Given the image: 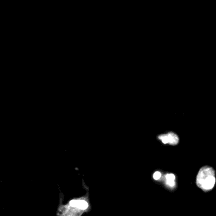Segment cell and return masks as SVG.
<instances>
[{
    "label": "cell",
    "instance_id": "6da1fadb",
    "mask_svg": "<svg viewBox=\"0 0 216 216\" xmlns=\"http://www.w3.org/2000/svg\"><path fill=\"white\" fill-rule=\"evenodd\" d=\"M215 183V176L214 169L209 166L202 167L196 179L197 186L204 191H208L212 189Z\"/></svg>",
    "mask_w": 216,
    "mask_h": 216
},
{
    "label": "cell",
    "instance_id": "7a4b0ae2",
    "mask_svg": "<svg viewBox=\"0 0 216 216\" xmlns=\"http://www.w3.org/2000/svg\"><path fill=\"white\" fill-rule=\"evenodd\" d=\"M159 138L163 141V143L164 144L169 143L171 145H175L178 144L179 141V138L178 136L176 134H174L173 132L168 133L167 135H164L160 136Z\"/></svg>",
    "mask_w": 216,
    "mask_h": 216
},
{
    "label": "cell",
    "instance_id": "3957f363",
    "mask_svg": "<svg viewBox=\"0 0 216 216\" xmlns=\"http://www.w3.org/2000/svg\"><path fill=\"white\" fill-rule=\"evenodd\" d=\"M166 180H167V184L170 186H174L175 185V183H174V180H175V176H174V174H167L166 176Z\"/></svg>",
    "mask_w": 216,
    "mask_h": 216
},
{
    "label": "cell",
    "instance_id": "277c9868",
    "mask_svg": "<svg viewBox=\"0 0 216 216\" xmlns=\"http://www.w3.org/2000/svg\"><path fill=\"white\" fill-rule=\"evenodd\" d=\"M77 207L81 210H85L88 207V204H87V202L84 200H78V204H77Z\"/></svg>",
    "mask_w": 216,
    "mask_h": 216
},
{
    "label": "cell",
    "instance_id": "5b68a950",
    "mask_svg": "<svg viewBox=\"0 0 216 216\" xmlns=\"http://www.w3.org/2000/svg\"><path fill=\"white\" fill-rule=\"evenodd\" d=\"M160 176H161V174H160V173L159 172H158V171L155 172L154 174V175H153V177H154V178L155 179V180H158L159 179L160 177Z\"/></svg>",
    "mask_w": 216,
    "mask_h": 216
},
{
    "label": "cell",
    "instance_id": "8992f818",
    "mask_svg": "<svg viewBox=\"0 0 216 216\" xmlns=\"http://www.w3.org/2000/svg\"><path fill=\"white\" fill-rule=\"evenodd\" d=\"M77 204H78L77 200H71L70 202V205L72 207H77Z\"/></svg>",
    "mask_w": 216,
    "mask_h": 216
}]
</instances>
